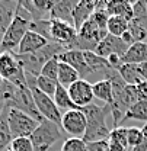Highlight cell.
<instances>
[{"mask_svg":"<svg viewBox=\"0 0 147 151\" xmlns=\"http://www.w3.org/2000/svg\"><path fill=\"white\" fill-rule=\"evenodd\" d=\"M85 113L86 121H88V129L83 137V141L86 144L95 142V141H102V139H109L111 129L106 125V116L111 115V105H89L80 109Z\"/></svg>","mask_w":147,"mask_h":151,"instance_id":"cell-1","label":"cell"},{"mask_svg":"<svg viewBox=\"0 0 147 151\" xmlns=\"http://www.w3.org/2000/svg\"><path fill=\"white\" fill-rule=\"evenodd\" d=\"M29 138L35 151H48L58 139H61V128L54 122L44 119Z\"/></svg>","mask_w":147,"mask_h":151,"instance_id":"cell-2","label":"cell"},{"mask_svg":"<svg viewBox=\"0 0 147 151\" xmlns=\"http://www.w3.org/2000/svg\"><path fill=\"white\" fill-rule=\"evenodd\" d=\"M31 23L32 22L29 19H25L20 15L15 16L12 23L9 25V28L6 29V32L3 34V41H1L3 52H16L20 41L29 31Z\"/></svg>","mask_w":147,"mask_h":151,"instance_id":"cell-3","label":"cell"},{"mask_svg":"<svg viewBox=\"0 0 147 151\" xmlns=\"http://www.w3.org/2000/svg\"><path fill=\"white\" fill-rule=\"evenodd\" d=\"M7 119H9V128L13 138H20V137L29 138L39 125L37 119H34L28 113L22 112L19 109H13V108H9Z\"/></svg>","mask_w":147,"mask_h":151,"instance_id":"cell-4","label":"cell"},{"mask_svg":"<svg viewBox=\"0 0 147 151\" xmlns=\"http://www.w3.org/2000/svg\"><path fill=\"white\" fill-rule=\"evenodd\" d=\"M29 90H31V93H32V97H34V102H35V106H37L39 115H41L44 119L54 122V124H57V125L61 128L63 113L57 108L54 99L50 97V96H47V94L42 93V92H39L37 87H32V89H29Z\"/></svg>","mask_w":147,"mask_h":151,"instance_id":"cell-5","label":"cell"},{"mask_svg":"<svg viewBox=\"0 0 147 151\" xmlns=\"http://www.w3.org/2000/svg\"><path fill=\"white\" fill-rule=\"evenodd\" d=\"M61 128L70 135V138H82L85 137L88 129V121L85 113L80 109H72L63 113Z\"/></svg>","mask_w":147,"mask_h":151,"instance_id":"cell-6","label":"cell"},{"mask_svg":"<svg viewBox=\"0 0 147 151\" xmlns=\"http://www.w3.org/2000/svg\"><path fill=\"white\" fill-rule=\"evenodd\" d=\"M51 39L55 44L66 47V51H69L72 44H74V41L77 39V31L72 23L51 20Z\"/></svg>","mask_w":147,"mask_h":151,"instance_id":"cell-7","label":"cell"},{"mask_svg":"<svg viewBox=\"0 0 147 151\" xmlns=\"http://www.w3.org/2000/svg\"><path fill=\"white\" fill-rule=\"evenodd\" d=\"M67 90H69L72 102H73L79 109L92 105L93 99H95L92 83L88 81V80H83V78H80V80H77L76 83H73Z\"/></svg>","mask_w":147,"mask_h":151,"instance_id":"cell-8","label":"cell"},{"mask_svg":"<svg viewBox=\"0 0 147 151\" xmlns=\"http://www.w3.org/2000/svg\"><path fill=\"white\" fill-rule=\"evenodd\" d=\"M58 60L61 63H66L69 64L70 67H73L74 70L79 73L80 78L83 80H88L93 77L91 68L88 67L86 64V60H85V55H83V51H79V50H69V51H64L58 55Z\"/></svg>","mask_w":147,"mask_h":151,"instance_id":"cell-9","label":"cell"},{"mask_svg":"<svg viewBox=\"0 0 147 151\" xmlns=\"http://www.w3.org/2000/svg\"><path fill=\"white\" fill-rule=\"evenodd\" d=\"M128 48L130 47L127 44L122 42L121 38L112 37V35L108 34L106 37L98 44L95 52H96L98 55L104 57V58H108V57L112 55V54H117V55H119L122 58V57L125 55V52L128 51Z\"/></svg>","mask_w":147,"mask_h":151,"instance_id":"cell-10","label":"cell"},{"mask_svg":"<svg viewBox=\"0 0 147 151\" xmlns=\"http://www.w3.org/2000/svg\"><path fill=\"white\" fill-rule=\"evenodd\" d=\"M50 42L45 39L44 37L38 35L37 32L34 31H28L26 35L23 37V39L20 41L18 50L15 54H19V55H25V54H34L37 51H41L44 47H47Z\"/></svg>","mask_w":147,"mask_h":151,"instance_id":"cell-11","label":"cell"},{"mask_svg":"<svg viewBox=\"0 0 147 151\" xmlns=\"http://www.w3.org/2000/svg\"><path fill=\"white\" fill-rule=\"evenodd\" d=\"M96 10V0H79L73 10V26L79 31Z\"/></svg>","mask_w":147,"mask_h":151,"instance_id":"cell-12","label":"cell"},{"mask_svg":"<svg viewBox=\"0 0 147 151\" xmlns=\"http://www.w3.org/2000/svg\"><path fill=\"white\" fill-rule=\"evenodd\" d=\"M76 0H57L53 10L50 12L51 20H61L73 25V10L76 7Z\"/></svg>","mask_w":147,"mask_h":151,"instance_id":"cell-13","label":"cell"},{"mask_svg":"<svg viewBox=\"0 0 147 151\" xmlns=\"http://www.w3.org/2000/svg\"><path fill=\"white\" fill-rule=\"evenodd\" d=\"M122 64H143L147 63V42H135L121 58Z\"/></svg>","mask_w":147,"mask_h":151,"instance_id":"cell-14","label":"cell"},{"mask_svg":"<svg viewBox=\"0 0 147 151\" xmlns=\"http://www.w3.org/2000/svg\"><path fill=\"white\" fill-rule=\"evenodd\" d=\"M106 13L109 16H121V18L133 20L134 12H133V1L127 0H111L106 4Z\"/></svg>","mask_w":147,"mask_h":151,"instance_id":"cell-15","label":"cell"},{"mask_svg":"<svg viewBox=\"0 0 147 151\" xmlns=\"http://www.w3.org/2000/svg\"><path fill=\"white\" fill-rule=\"evenodd\" d=\"M83 55H85L86 64H88V67L91 68L92 74L93 76L101 74L102 76V80H104V74H105V71H106L108 68H111L108 60H106V58H104V57L98 55V54H96V52H93V51H83Z\"/></svg>","mask_w":147,"mask_h":151,"instance_id":"cell-16","label":"cell"},{"mask_svg":"<svg viewBox=\"0 0 147 151\" xmlns=\"http://www.w3.org/2000/svg\"><path fill=\"white\" fill-rule=\"evenodd\" d=\"M19 1H4L0 0V34H4L12 20L16 16Z\"/></svg>","mask_w":147,"mask_h":151,"instance_id":"cell-17","label":"cell"},{"mask_svg":"<svg viewBox=\"0 0 147 151\" xmlns=\"http://www.w3.org/2000/svg\"><path fill=\"white\" fill-rule=\"evenodd\" d=\"M7 115H9V108L6 106L3 112L0 113V151H7L13 141V135L9 128Z\"/></svg>","mask_w":147,"mask_h":151,"instance_id":"cell-18","label":"cell"},{"mask_svg":"<svg viewBox=\"0 0 147 151\" xmlns=\"http://www.w3.org/2000/svg\"><path fill=\"white\" fill-rule=\"evenodd\" d=\"M93 94L96 99L102 100L105 105H112L114 100V90H112V83L109 80H98L92 83Z\"/></svg>","mask_w":147,"mask_h":151,"instance_id":"cell-19","label":"cell"},{"mask_svg":"<svg viewBox=\"0 0 147 151\" xmlns=\"http://www.w3.org/2000/svg\"><path fill=\"white\" fill-rule=\"evenodd\" d=\"M77 80H80L79 73L74 70L73 67H70L69 64H66V63H61V61H60L57 83H58V84H61L63 87L69 89V87H70L73 83H76Z\"/></svg>","mask_w":147,"mask_h":151,"instance_id":"cell-20","label":"cell"},{"mask_svg":"<svg viewBox=\"0 0 147 151\" xmlns=\"http://www.w3.org/2000/svg\"><path fill=\"white\" fill-rule=\"evenodd\" d=\"M118 73L122 77L127 86H138L140 83H143L137 64H122L118 68Z\"/></svg>","mask_w":147,"mask_h":151,"instance_id":"cell-21","label":"cell"},{"mask_svg":"<svg viewBox=\"0 0 147 151\" xmlns=\"http://www.w3.org/2000/svg\"><path fill=\"white\" fill-rule=\"evenodd\" d=\"M128 119H135V121H141V122H147V99L143 100H138L137 103H134L131 108H130L127 113L124 115L119 127H122L124 122H127Z\"/></svg>","mask_w":147,"mask_h":151,"instance_id":"cell-22","label":"cell"},{"mask_svg":"<svg viewBox=\"0 0 147 151\" xmlns=\"http://www.w3.org/2000/svg\"><path fill=\"white\" fill-rule=\"evenodd\" d=\"M53 99H54L55 105H57V108H58L60 111L67 112V111H72V109H79L73 102H72L70 94H69V90H67L66 87H63L61 84H58V86H57Z\"/></svg>","mask_w":147,"mask_h":151,"instance_id":"cell-23","label":"cell"},{"mask_svg":"<svg viewBox=\"0 0 147 151\" xmlns=\"http://www.w3.org/2000/svg\"><path fill=\"white\" fill-rule=\"evenodd\" d=\"M128 26H130V22L127 19L121 18V16H109L108 25H106V31L112 37L121 38L128 31Z\"/></svg>","mask_w":147,"mask_h":151,"instance_id":"cell-24","label":"cell"},{"mask_svg":"<svg viewBox=\"0 0 147 151\" xmlns=\"http://www.w3.org/2000/svg\"><path fill=\"white\" fill-rule=\"evenodd\" d=\"M29 31H34L38 35L44 37L48 42H53V39H51V19H42V20L32 22L29 26Z\"/></svg>","mask_w":147,"mask_h":151,"instance_id":"cell-25","label":"cell"},{"mask_svg":"<svg viewBox=\"0 0 147 151\" xmlns=\"http://www.w3.org/2000/svg\"><path fill=\"white\" fill-rule=\"evenodd\" d=\"M133 12L134 18L133 20L140 23L147 29V0H138L133 3Z\"/></svg>","mask_w":147,"mask_h":151,"instance_id":"cell-26","label":"cell"},{"mask_svg":"<svg viewBox=\"0 0 147 151\" xmlns=\"http://www.w3.org/2000/svg\"><path fill=\"white\" fill-rule=\"evenodd\" d=\"M58 83L55 80H51V78H47L44 76H38L37 81H35V87H37L39 92L45 93L47 96L53 97L55 93V89H57Z\"/></svg>","mask_w":147,"mask_h":151,"instance_id":"cell-27","label":"cell"},{"mask_svg":"<svg viewBox=\"0 0 147 151\" xmlns=\"http://www.w3.org/2000/svg\"><path fill=\"white\" fill-rule=\"evenodd\" d=\"M127 132L128 128H124V127H118V128H112L109 135V142H115V144H119L122 147H125L128 150V137H127Z\"/></svg>","mask_w":147,"mask_h":151,"instance_id":"cell-28","label":"cell"},{"mask_svg":"<svg viewBox=\"0 0 147 151\" xmlns=\"http://www.w3.org/2000/svg\"><path fill=\"white\" fill-rule=\"evenodd\" d=\"M128 32L130 35L133 37L134 44L135 42H147V29L144 26H141L140 23H137L134 20H130Z\"/></svg>","mask_w":147,"mask_h":151,"instance_id":"cell-29","label":"cell"},{"mask_svg":"<svg viewBox=\"0 0 147 151\" xmlns=\"http://www.w3.org/2000/svg\"><path fill=\"white\" fill-rule=\"evenodd\" d=\"M58 65H60L58 57L51 58V60L47 61L45 65L42 67L41 76H44V77H47V78H51V80H55V81H57V77H58Z\"/></svg>","mask_w":147,"mask_h":151,"instance_id":"cell-30","label":"cell"},{"mask_svg":"<svg viewBox=\"0 0 147 151\" xmlns=\"http://www.w3.org/2000/svg\"><path fill=\"white\" fill-rule=\"evenodd\" d=\"M61 151H88V144L82 138H67L61 145Z\"/></svg>","mask_w":147,"mask_h":151,"instance_id":"cell-31","label":"cell"},{"mask_svg":"<svg viewBox=\"0 0 147 151\" xmlns=\"http://www.w3.org/2000/svg\"><path fill=\"white\" fill-rule=\"evenodd\" d=\"M127 137H128V151L135 148L141 139H143V131L141 128H137V127H128V132H127Z\"/></svg>","mask_w":147,"mask_h":151,"instance_id":"cell-32","label":"cell"},{"mask_svg":"<svg viewBox=\"0 0 147 151\" xmlns=\"http://www.w3.org/2000/svg\"><path fill=\"white\" fill-rule=\"evenodd\" d=\"M10 148L15 151H35L31 138L28 137H20V138H13Z\"/></svg>","mask_w":147,"mask_h":151,"instance_id":"cell-33","label":"cell"},{"mask_svg":"<svg viewBox=\"0 0 147 151\" xmlns=\"http://www.w3.org/2000/svg\"><path fill=\"white\" fill-rule=\"evenodd\" d=\"M108 19H109V15L106 13V10H95L89 20L92 22L95 26H98L99 29H105L106 31Z\"/></svg>","mask_w":147,"mask_h":151,"instance_id":"cell-34","label":"cell"},{"mask_svg":"<svg viewBox=\"0 0 147 151\" xmlns=\"http://www.w3.org/2000/svg\"><path fill=\"white\" fill-rule=\"evenodd\" d=\"M88 151H109V141L102 139V141H95L88 144Z\"/></svg>","mask_w":147,"mask_h":151,"instance_id":"cell-35","label":"cell"},{"mask_svg":"<svg viewBox=\"0 0 147 151\" xmlns=\"http://www.w3.org/2000/svg\"><path fill=\"white\" fill-rule=\"evenodd\" d=\"M137 89H138V92H140V96H141V99H147V81H143V83H140V84L137 86Z\"/></svg>","mask_w":147,"mask_h":151,"instance_id":"cell-36","label":"cell"},{"mask_svg":"<svg viewBox=\"0 0 147 151\" xmlns=\"http://www.w3.org/2000/svg\"><path fill=\"white\" fill-rule=\"evenodd\" d=\"M138 70H140V76H141L143 81H147V63L138 64Z\"/></svg>","mask_w":147,"mask_h":151,"instance_id":"cell-37","label":"cell"},{"mask_svg":"<svg viewBox=\"0 0 147 151\" xmlns=\"http://www.w3.org/2000/svg\"><path fill=\"white\" fill-rule=\"evenodd\" d=\"M109 151H128L125 147L119 145V144H115V142H109Z\"/></svg>","mask_w":147,"mask_h":151,"instance_id":"cell-38","label":"cell"},{"mask_svg":"<svg viewBox=\"0 0 147 151\" xmlns=\"http://www.w3.org/2000/svg\"><path fill=\"white\" fill-rule=\"evenodd\" d=\"M1 41H3V34H0V55L3 54V47H1Z\"/></svg>","mask_w":147,"mask_h":151,"instance_id":"cell-39","label":"cell"},{"mask_svg":"<svg viewBox=\"0 0 147 151\" xmlns=\"http://www.w3.org/2000/svg\"><path fill=\"white\" fill-rule=\"evenodd\" d=\"M3 83H4V78L0 76V89H1V86H3Z\"/></svg>","mask_w":147,"mask_h":151,"instance_id":"cell-40","label":"cell"},{"mask_svg":"<svg viewBox=\"0 0 147 151\" xmlns=\"http://www.w3.org/2000/svg\"><path fill=\"white\" fill-rule=\"evenodd\" d=\"M7 151H15V150H12V148H9V150H7Z\"/></svg>","mask_w":147,"mask_h":151,"instance_id":"cell-41","label":"cell"}]
</instances>
